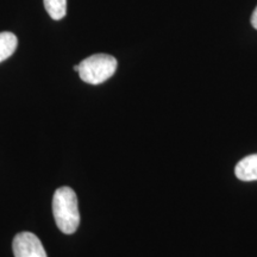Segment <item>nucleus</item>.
I'll return each mask as SVG.
<instances>
[{
	"label": "nucleus",
	"mask_w": 257,
	"mask_h": 257,
	"mask_svg": "<svg viewBox=\"0 0 257 257\" xmlns=\"http://www.w3.org/2000/svg\"><path fill=\"white\" fill-rule=\"evenodd\" d=\"M53 213L60 231L72 234L80 225L78 197L70 187H60L54 193Z\"/></svg>",
	"instance_id": "1"
},
{
	"label": "nucleus",
	"mask_w": 257,
	"mask_h": 257,
	"mask_svg": "<svg viewBox=\"0 0 257 257\" xmlns=\"http://www.w3.org/2000/svg\"><path fill=\"white\" fill-rule=\"evenodd\" d=\"M117 64V60L113 56L107 54H95L80 62L78 73L86 83L100 85L113 75Z\"/></svg>",
	"instance_id": "2"
},
{
	"label": "nucleus",
	"mask_w": 257,
	"mask_h": 257,
	"mask_svg": "<svg viewBox=\"0 0 257 257\" xmlns=\"http://www.w3.org/2000/svg\"><path fill=\"white\" fill-rule=\"evenodd\" d=\"M15 257H47L41 240L35 233L23 231L16 234L12 243Z\"/></svg>",
	"instance_id": "3"
},
{
	"label": "nucleus",
	"mask_w": 257,
	"mask_h": 257,
	"mask_svg": "<svg viewBox=\"0 0 257 257\" xmlns=\"http://www.w3.org/2000/svg\"><path fill=\"white\" fill-rule=\"evenodd\" d=\"M234 174L242 181H256L257 180V154L244 157L237 163Z\"/></svg>",
	"instance_id": "4"
},
{
	"label": "nucleus",
	"mask_w": 257,
	"mask_h": 257,
	"mask_svg": "<svg viewBox=\"0 0 257 257\" xmlns=\"http://www.w3.org/2000/svg\"><path fill=\"white\" fill-rule=\"evenodd\" d=\"M18 46L17 36L12 32H0V62L8 60Z\"/></svg>",
	"instance_id": "5"
},
{
	"label": "nucleus",
	"mask_w": 257,
	"mask_h": 257,
	"mask_svg": "<svg viewBox=\"0 0 257 257\" xmlns=\"http://www.w3.org/2000/svg\"><path fill=\"white\" fill-rule=\"evenodd\" d=\"M43 3L48 15L54 21H60V19L66 17L67 0H43Z\"/></svg>",
	"instance_id": "6"
},
{
	"label": "nucleus",
	"mask_w": 257,
	"mask_h": 257,
	"mask_svg": "<svg viewBox=\"0 0 257 257\" xmlns=\"http://www.w3.org/2000/svg\"><path fill=\"white\" fill-rule=\"evenodd\" d=\"M251 25L253 27V29H256V30H257V6H256L255 10H253V12H252Z\"/></svg>",
	"instance_id": "7"
},
{
	"label": "nucleus",
	"mask_w": 257,
	"mask_h": 257,
	"mask_svg": "<svg viewBox=\"0 0 257 257\" xmlns=\"http://www.w3.org/2000/svg\"><path fill=\"white\" fill-rule=\"evenodd\" d=\"M74 70H75V72H79V64L74 66Z\"/></svg>",
	"instance_id": "8"
}]
</instances>
